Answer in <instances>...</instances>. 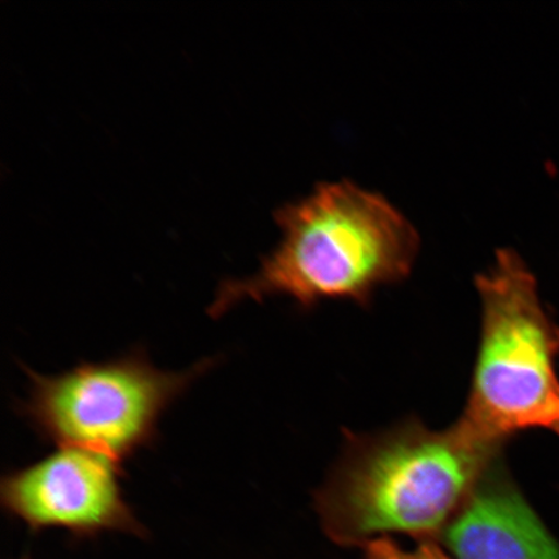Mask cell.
Returning <instances> with one entry per match:
<instances>
[{"mask_svg":"<svg viewBox=\"0 0 559 559\" xmlns=\"http://www.w3.org/2000/svg\"><path fill=\"white\" fill-rule=\"evenodd\" d=\"M122 464L94 452L59 449L0 480V504L32 534L64 530L75 542L105 533L148 537L124 498Z\"/></svg>","mask_w":559,"mask_h":559,"instance_id":"obj_5","label":"cell"},{"mask_svg":"<svg viewBox=\"0 0 559 559\" xmlns=\"http://www.w3.org/2000/svg\"><path fill=\"white\" fill-rule=\"evenodd\" d=\"M555 429L559 432V421L557 423V425L555 426Z\"/></svg>","mask_w":559,"mask_h":559,"instance_id":"obj_8","label":"cell"},{"mask_svg":"<svg viewBox=\"0 0 559 559\" xmlns=\"http://www.w3.org/2000/svg\"><path fill=\"white\" fill-rule=\"evenodd\" d=\"M480 344L461 421L502 445L515 432L559 421V328L545 311L536 278L512 249L496 251L475 277Z\"/></svg>","mask_w":559,"mask_h":559,"instance_id":"obj_3","label":"cell"},{"mask_svg":"<svg viewBox=\"0 0 559 559\" xmlns=\"http://www.w3.org/2000/svg\"><path fill=\"white\" fill-rule=\"evenodd\" d=\"M366 559H450L436 544L426 542L414 550H405L389 537L365 545Z\"/></svg>","mask_w":559,"mask_h":559,"instance_id":"obj_7","label":"cell"},{"mask_svg":"<svg viewBox=\"0 0 559 559\" xmlns=\"http://www.w3.org/2000/svg\"><path fill=\"white\" fill-rule=\"evenodd\" d=\"M456 559H559V545L498 460L443 531Z\"/></svg>","mask_w":559,"mask_h":559,"instance_id":"obj_6","label":"cell"},{"mask_svg":"<svg viewBox=\"0 0 559 559\" xmlns=\"http://www.w3.org/2000/svg\"><path fill=\"white\" fill-rule=\"evenodd\" d=\"M500 447L461 419L442 431L411 419L376 435H352L314 496L321 524L348 547L389 534L442 535Z\"/></svg>","mask_w":559,"mask_h":559,"instance_id":"obj_2","label":"cell"},{"mask_svg":"<svg viewBox=\"0 0 559 559\" xmlns=\"http://www.w3.org/2000/svg\"><path fill=\"white\" fill-rule=\"evenodd\" d=\"M23 559H29V558H23Z\"/></svg>","mask_w":559,"mask_h":559,"instance_id":"obj_9","label":"cell"},{"mask_svg":"<svg viewBox=\"0 0 559 559\" xmlns=\"http://www.w3.org/2000/svg\"><path fill=\"white\" fill-rule=\"evenodd\" d=\"M216 361L209 358L167 372L152 365L144 348H135L118 359L83 361L60 374L23 366L29 393L16 412L45 442L123 464L156 443L160 417Z\"/></svg>","mask_w":559,"mask_h":559,"instance_id":"obj_4","label":"cell"},{"mask_svg":"<svg viewBox=\"0 0 559 559\" xmlns=\"http://www.w3.org/2000/svg\"><path fill=\"white\" fill-rule=\"evenodd\" d=\"M282 240L254 275L222 282L207 314L219 319L243 300L289 297L302 309L321 300L367 305L381 286L414 270L421 237L386 195L354 180L320 181L274 212Z\"/></svg>","mask_w":559,"mask_h":559,"instance_id":"obj_1","label":"cell"}]
</instances>
